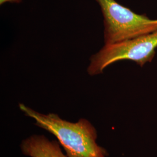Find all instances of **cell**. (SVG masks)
<instances>
[{"mask_svg": "<svg viewBox=\"0 0 157 157\" xmlns=\"http://www.w3.org/2000/svg\"><path fill=\"white\" fill-rule=\"evenodd\" d=\"M20 109L33 118L35 124L54 135L68 157H106L107 150L97 143V133L94 126L86 119L71 122L55 113L43 114L19 104Z\"/></svg>", "mask_w": 157, "mask_h": 157, "instance_id": "6da1fadb", "label": "cell"}, {"mask_svg": "<svg viewBox=\"0 0 157 157\" xmlns=\"http://www.w3.org/2000/svg\"><path fill=\"white\" fill-rule=\"evenodd\" d=\"M104 17L105 45L132 39L157 30V20L139 15L115 0H95Z\"/></svg>", "mask_w": 157, "mask_h": 157, "instance_id": "7a4b0ae2", "label": "cell"}, {"mask_svg": "<svg viewBox=\"0 0 157 157\" xmlns=\"http://www.w3.org/2000/svg\"><path fill=\"white\" fill-rule=\"evenodd\" d=\"M157 48V30L132 39L105 45L90 58L87 72L94 76L103 72L113 63L121 60H130L143 67L151 62Z\"/></svg>", "mask_w": 157, "mask_h": 157, "instance_id": "3957f363", "label": "cell"}, {"mask_svg": "<svg viewBox=\"0 0 157 157\" xmlns=\"http://www.w3.org/2000/svg\"><path fill=\"white\" fill-rule=\"evenodd\" d=\"M21 149L30 157H68L62 153L56 140L50 141L43 135H32L23 140Z\"/></svg>", "mask_w": 157, "mask_h": 157, "instance_id": "277c9868", "label": "cell"}, {"mask_svg": "<svg viewBox=\"0 0 157 157\" xmlns=\"http://www.w3.org/2000/svg\"><path fill=\"white\" fill-rule=\"evenodd\" d=\"M22 0H0V5L2 6L6 3H15L19 4L21 2Z\"/></svg>", "mask_w": 157, "mask_h": 157, "instance_id": "5b68a950", "label": "cell"}]
</instances>
